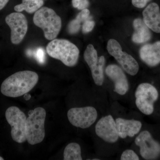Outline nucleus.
<instances>
[{"instance_id": "1", "label": "nucleus", "mask_w": 160, "mask_h": 160, "mask_svg": "<svg viewBox=\"0 0 160 160\" xmlns=\"http://www.w3.org/2000/svg\"><path fill=\"white\" fill-rule=\"evenodd\" d=\"M38 79V75L34 72H18L3 81L1 92L8 97H19L31 91L37 84Z\"/></svg>"}, {"instance_id": "2", "label": "nucleus", "mask_w": 160, "mask_h": 160, "mask_svg": "<svg viewBox=\"0 0 160 160\" xmlns=\"http://www.w3.org/2000/svg\"><path fill=\"white\" fill-rule=\"evenodd\" d=\"M46 49L49 56L60 60L66 66L73 67L77 64L79 50L68 40L54 39L48 44Z\"/></svg>"}, {"instance_id": "3", "label": "nucleus", "mask_w": 160, "mask_h": 160, "mask_svg": "<svg viewBox=\"0 0 160 160\" xmlns=\"http://www.w3.org/2000/svg\"><path fill=\"white\" fill-rule=\"evenodd\" d=\"M33 21L36 26L42 29L48 40L55 39L62 27L61 18L53 9L47 7H41L35 12Z\"/></svg>"}, {"instance_id": "4", "label": "nucleus", "mask_w": 160, "mask_h": 160, "mask_svg": "<svg viewBox=\"0 0 160 160\" xmlns=\"http://www.w3.org/2000/svg\"><path fill=\"white\" fill-rule=\"evenodd\" d=\"M46 114V110L41 107L29 111V116L26 119L25 132L26 141L30 145L38 144L44 140Z\"/></svg>"}, {"instance_id": "5", "label": "nucleus", "mask_w": 160, "mask_h": 160, "mask_svg": "<svg viewBox=\"0 0 160 160\" xmlns=\"http://www.w3.org/2000/svg\"><path fill=\"white\" fill-rule=\"evenodd\" d=\"M137 107L144 114L149 115L154 110L153 104L158 98V92L154 86L148 83L140 84L135 93Z\"/></svg>"}, {"instance_id": "6", "label": "nucleus", "mask_w": 160, "mask_h": 160, "mask_svg": "<svg viewBox=\"0 0 160 160\" xmlns=\"http://www.w3.org/2000/svg\"><path fill=\"white\" fill-rule=\"evenodd\" d=\"M6 118L11 126V135L12 140L18 143L26 141L25 127L26 115L16 106H11L6 112Z\"/></svg>"}, {"instance_id": "7", "label": "nucleus", "mask_w": 160, "mask_h": 160, "mask_svg": "<svg viewBox=\"0 0 160 160\" xmlns=\"http://www.w3.org/2000/svg\"><path fill=\"white\" fill-rule=\"evenodd\" d=\"M107 49L109 54L115 58L129 74L134 76L139 71V65L131 55L122 50V47L118 41L113 39L109 40Z\"/></svg>"}, {"instance_id": "8", "label": "nucleus", "mask_w": 160, "mask_h": 160, "mask_svg": "<svg viewBox=\"0 0 160 160\" xmlns=\"http://www.w3.org/2000/svg\"><path fill=\"white\" fill-rule=\"evenodd\" d=\"M69 122L72 126L86 129L91 126L96 121L98 112L92 106L73 108L67 112Z\"/></svg>"}, {"instance_id": "9", "label": "nucleus", "mask_w": 160, "mask_h": 160, "mask_svg": "<svg viewBox=\"0 0 160 160\" xmlns=\"http://www.w3.org/2000/svg\"><path fill=\"white\" fill-rule=\"evenodd\" d=\"M84 58L91 70L95 83L97 86H102L104 82L105 57L103 56L98 57L97 50L92 44H89L84 52Z\"/></svg>"}, {"instance_id": "10", "label": "nucleus", "mask_w": 160, "mask_h": 160, "mask_svg": "<svg viewBox=\"0 0 160 160\" xmlns=\"http://www.w3.org/2000/svg\"><path fill=\"white\" fill-rule=\"evenodd\" d=\"M5 21L11 29V42L18 45L22 41L28 30L27 18L21 12H15L8 15Z\"/></svg>"}, {"instance_id": "11", "label": "nucleus", "mask_w": 160, "mask_h": 160, "mask_svg": "<svg viewBox=\"0 0 160 160\" xmlns=\"http://www.w3.org/2000/svg\"><path fill=\"white\" fill-rule=\"evenodd\" d=\"M136 145L140 147L141 155L146 160H153L160 154V144L155 141L150 132L143 131L135 140Z\"/></svg>"}, {"instance_id": "12", "label": "nucleus", "mask_w": 160, "mask_h": 160, "mask_svg": "<svg viewBox=\"0 0 160 160\" xmlns=\"http://www.w3.org/2000/svg\"><path fill=\"white\" fill-rule=\"evenodd\" d=\"M95 132L98 137L107 142L114 143L118 139L116 124L111 115L101 118L98 121Z\"/></svg>"}, {"instance_id": "13", "label": "nucleus", "mask_w": 160, "mask_h": 160, "mask_svg": "<svg viewBox=\"0 0 160 160\" xmlns=\"http://www.w3.org/2000/svg\"><path fill=\"white\" fill-rule=\"evenodd\" d=\"M108 77L114 82V91L121 95L126 94L129 89V84L122 69L116 65H110L106 69Z\"/></svg>"}, {"instance_id": "14", "label": "nucleus", "mask_w": 160, "mask_h": 160, "mask_svg": "<svg viewBox=\"0 0 160 160\" xmlns=\"http://www.w3.org/2000/svg\"><path fill=\"white\" fill-rule=\"evenodd\" d=\"M140 58L148 66H155L160 63V41L146 44L140 49Z\"/></svg>"}, {"instance_id": "15", "label": "nucleus", "mask_w": 160, "mask_h": 160, "mask_svg": "<svg viewBox=\"0 0 160 160\" xmlns=\"http://www.w3.org/2000/svg\"><path fill=\"white\" fill-rule=\"evenodd\" d=\"M115 122L119 137L123 139L127 137H133L139 132L142 126L141 122L137 120L118 118Z\"/></svg>"}, {"instance_id": "16", "label": "nucleus", "mask_w": 160, "mask_h": 160, "mask_svg": "<svg viewBox=\"0 0 160 160\" xmlns=\"http://www.w3.org/2000/svg\"><path fill=\"white\" fill-rule=\"evenodd\" d=\"M143 21L154 32L160 33V11L158 5L152 3L143 10Z\"/></svg>"}, {"instance_id": "17", "label": "nucleus", "mask_w": 160, "mask_h": 160, "mask_svg": "<svg viewBox=\"0 0 160 160\" xmlns=\"http://www.w3.org/2000/svg\"><path fill=\"white\" fill-rule=\"evenodd\" d=\"M133 26L135 30L132 36L133 42L138 44L145 43L151 39V32L143 20L136 19L133 21Z\"/></svg>"}, {"instance_id": "18", "label": "nucleus", "mask_w": 160, "mask_h": 160, "mask_svg": "<svg viewBox=\"0 0 160 160\" xmlns=\"http://www.w3.org/2000/svg\"><path fill=\"white\" fill-rule=\"evenodd\" d=\"M22 4L15 6V11L21 12L25 10L29 13H32L37 11L44 4L43 0H22Z\"/></svg>"}, {"instance_id": "19", "label": "nucleus", "mask_w": 160, "mask_h": 160, "mask_svg": "<svg viewBox=\"0 0 160 160\" xmlns=\"http://www.w3.org/2000/svg\"><path fill=\"white\" fill-rule=\"evenodd\" d=\"M64 160H82L80 145L76 143H71L68 144L64 150Z\"/></svg>"}, {"instance_id": "20", "label": "nucleus", "mask_w": 160, "mask_h": 160, "mask_svg": "<svg viewBox=\"0 0 160 160\" xmlns=\"http://www.w3.org/2000/svg\"><path fill=\"white\" fill-rule=\"evenodd\" d=\"M121 160H139V158L133 150L127 149L123 152L121 157Z\"/></svg>"}, {"instance_id": "21", "label": "nucleus", "mask_w": 160, "mask_h": 160, "mask_svg": "<svg viewBox=\"0 0 160 160\" xmlns=\"http://www.w3.org/2000/svg\"><path fill=\"white\" fill-rule=\"evenodd\" d=\"M81 27V22L76 19L72 20L68 25V31L70 34L77 33Z\"/></svg>"}, {"instance_id": "22", "label": "nucleus", "mask_w": 160, "mask_h": 160, "mask_svg": "<svg viewBox=\"0 0 160 160\" xmlns=\"http://www.w3.org/2000/svg\"><path fill=\"white\" fill-rule=\"evenodd\" d=\"M89 14H90V11L89 9H82V11L78 14L76 19L81 23L82 22H85V21L89 19Z\"/></svg>"}, {"instance_id": "23", "label": "nucleus", "mask_w": 160, "mask_h": 160, "mask_svg": "<svg viewBox=\"0 0 160 160\" xmlns=\"http://www.w3.org/2000/svg\"><path fill=\"white\" fill-rule=\"evenodd\" d=\"M95 26L94 22L88 20L85 21L82 26L83 33H86L90 32L93 29Z\"/></svg>"}, {"instance_id": "24", "label": "nucleus", "mask_w": 160, "mask_h": 160, "mask_svg": "<svg viewBox=\"0 0 160 160\" xmlns=\"http://www.w3.org/2000/svg\"><path fill=\"white\" fill-rule=\"evenodd\" d=\"M151 0H132L133 6L138 8H143Z\"/></svg>"}, {"instance_id": "25", "label": "nucleus", "mask_w": 160, "mask_h": 160, "mask_svg": "<svg viewBox=\"0 0 160 160\" xmlns=\"http://www.w3.org/2000/svg\"><path fill=\"white\" fill-rule=\"evenodd\" d=\"M36 57L40 62L43 63L45 61V53L44 50L42 48H39L37 51Z\"/></svg>"}, {"instance_id": "26", "label": "nucleus", "mask_w": 160, "mask_h": 160, "mask_svg": "<svg viewBox=\"0 0 160 160\" xmlns=\"http://www.w3.org/2000/svg\"><path fill=\"white\" fill-rule=\"evenodd\" d=\"M89 2L88 0H81L79 6L78 7V9L80 10H82L86 9L89 6Z\"/></svg>"}, {"instance_id": "27", "label": "nucleus", "mask_w": 160, "mask_h": 160, "mask_svg": "<svg viewBox=\"0 0 160 160\" xmlns=\"http://www.w3.org/2000/svg\"><path fill=\"white\" fill-rule=\"evenodd\" d=\"M9 1V0H0V10L5 7Z\"/></svg>"}, {"instance_id": "28", "label": "nucleus", "mask_w": 160, "mask_h": 160, "mask_svg": "<svg viewBox=\"0 0 160 160\" xmlns=\"http://www.w3.org/2000/svg\"><path fill=\"white\" fill-rule=\"evenodd\" d=\"M81 0H72V6L73 7L75 8H77L79 6Z\"/></svg>"}, {"instance_id": "29", "label": "nucleus", "mask_w": 160, "mask_h": 160, "mask_svg": "<svg viewBox=\"0 0 160 160\" xmlns=\"http://www.w3.org/2000/svg\"><path fill=\"white\" fill-rule=\"evenodd\" d=\"M4 158H2V157L0 156V160H4Z\"/></svg>"}]
</instances>
